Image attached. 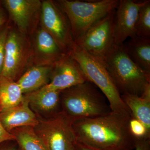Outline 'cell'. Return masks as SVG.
I'll return each instance as SVG.
<instances>
[{
	"label": "cell",
	"mask_w": 150,
	"mask_h": 150,
	"mask_svg": "<svg viewBox=\"0 0 150 150\" xmlns=\"http://www.w3.org/2000/svg\"><path fill=\"white\" fill-rule=\"evenodd\" d=\"M144 1L119 0L114 21V44L121 45L136 36L135 27L140 8Z\"/></svg>",
	"instance_id": "11"
},
{
	"label": "cell",
	"mask_w": 150,
	"mask_h": 150,
	"mask_svg": "<svg viewBox=\"0 0 150 150\" xmlns=\"http://www.w3.org/2000/svg\"><path fill=\"white\" fill-rule=\"evenodd\" d=\"M11 133L21 150H48L32 126L16 128Z\"/></svg>",
	"instance_id": "20"
},
{
	"label": "cell",
	"mask_w": 150,
	"mask_h": 150,
	"mask_svg": "<svg viewBox=\"0 0 150 150\" xmlns=\"http://www.w3.org/2000/svg\"><path fill=\"white\" fill-rule=\"evenodd\" d=\"M74 122L62 111L47 120L38 118V123L33 129L47 150H76L77 141Z\"/></svg>",
	"instance_id": "6"
},
{
	"label": "cell",
	"mask_w": 150,
	"mask_h": 150,
	"mask_svg": "<svg viewBox=\"0 0 150 150\" xmlns=\"http://www.w3.org/2000/svg\"><path fill=\"white\" fill-rule=\"evenodd\" d=\"M1 1L10 20L13 22L19 32L26 36L38 14L40 13L41 1L3 0Z\"/></svg>",
	"instance_id": "12"
},
{
	"label": "cell",
	"mask_w": 150,
	"mask_h": 150,
	"mask_svg": "<svg viewBox=\"0 0 150 150\" xmlns=\"http://www.w3.org/2000/svg\"><path fill=\"white\" fill-rule=\"evenodd\" d=\"M123 46L130 59L150 76V39L136 35L124 42Z\"/></svg>",
	"instance_id": "16"
},
{
	"label": "cell",
	"mask_w": 150,
	"mask_h": 150,
	"mask_svg": "<svg viewBox=\"0 0 150 150\" xmlns=\"http://www.w3.org/2000/svg\"><path fill=\"white\" fill-rule=\"evenodd\" d=\"M129 128L135 139H150V133L144 125L132 116L129 119Z\"/></svg>",
	"instance_id": "22"
},
{
	"label": "cell",
	"mask_w": 150,
	"mask_h": 150,
	"mask_svg": "<svg viewBox=\"0 0 150 150\" xmlns=\"http://www.w3.org/2000/svg\"><path fill=\"white\" fill-rule=\"evenodd\" d=\"M16 82L0 76V110L16 106L24 98Z\"/></svg>",
	"instance_id": "19"
},
{
	"label": "cell",
	"mask_w": 150,
	"mask_h": 150,
	"mask_svg": "<svg viewBox=\"0 0 150 150\" xmlns=\"http://www.w3.org/2000/svg\"><path fill=\"white\" fill-rule=\"evenodd\" d=\"M115 9L100 19L74 41L76 46L103 62L114 44Z\"/></svg>",
	"instance_id": "7"
},
{
	"label": "cell",
	"mask_w": 150,
	"mask_h": 150,
	"mask_svg": "<svg viewBox=\"0 0 150 150\" xmlns=\"http://www.w3.org/2000/svg\"><path fill=\"white\" fill-rule=\"evenodd\" d=\"M60 101L62 112L74 121L102 116L111 111L105 96L88 81L61 91Z\"/></svg>",
	"instance_id": "2"
},
{
	"label": "cell",
	"mask_w": 150,
	"mask_h": 150,
	"mask_svg": "<svg viewBox=\"0 0 150 150\" xmlns=\"http://www.w3.org/2000/svg\"><path fill=\"white\" fill-rule=\"evenodd\" d=\"M60 92L59 91L49 90L42 87L36 91L26 94L25 97L38 110L44 112H54L61 104Z\"/></svg>",
	"instance_id": "18"
},
{
	"label": "cell",
	"mask_w": 150,
	"mask_h": 150,
	"mask_svg": "<svg viewBox=\"0 0 150 150\" xmlns=\"http://www.w3.org/2000/svg\"><path fill=\"white\" fill-rule=\"evenodd\" d=\"M8 16L0 1V28L8 22Z\"/></svg>",
	"instance_id": "26"
},
{
	"label": "cell",
	"mask_w": 150,
	"mask_h": 150,
	"mask_svg": "<svg viewBox=\"0 0 150 150\" xmlns=\"http://www.w3.org/2000/svg\"><path fill=\"white\" fill-rule=\"evenodd\" d=\"M10 141H7L0 144V150H17L15 145L9 143Z\"/></svg>",
	"instance_id": "27"
},
{
	"label": "cell",
	"mask_w": 150,
	"mask_h": 150,
	"mask_svg": "<svg viewBox=\"0 0 150 150\" xmlns=\"http://www.w3.org/2000/svg\"><path fill=\"white\" fill-rule=\"evenodd\" d=\"M32 55L25 36L17 30L10 28L6 41L4 67L0 76L15 81L24 71Z\"/></svg>",
	"instance_id": "9"
},
{
	"label": "cell",
	"mask_w": 150,
	"mask_h": 150,
	"mask_svg": "<svg viewBox=\"0 0 150 150\" xmlns=\"http://www.w3.org/2000/svg\"><path fill=\"white\" fill-rule=\"evenodd\" d=\"M70 53L79 65L87 81L96 86L106 97L111 111L131 115L104 64L76 46L74 42Z\"/></svg>",
	"instance_id": "4"
},
{
	"label": "cell",
	"mask_w": 150,
	"mask_h": 150,
	"mask_svg": "<svg viewBox=\"0 0 150 150\" xmlns=\"http://www.w3.org/2000/svg\"><path fill=\"white\" fill-rule=\"evenodd\" d=\"M121 99L130 110L131 116L142 122L150 133V94L141 96L130 94L121 95Z\"/></svg>",
	"instance_id": "17"
},
{
	"label": "cell",
	"mask_w": 150,
	"mask_h": 150,
	"mask_svg": "<svg viewBox=\"0 0 150 150\" xmlns=\"http://www.w3.org/2000/svg\"><path fill=\"white\" fill-rule=\"evenodd\" d=\"M135 150H150V139H135Z\"/></svg>",
	"instance_id": "24"
},
{
	"label": "cell",
	"mask_w": 150,
	"mask_h": 150,
	"mask_svg": "<svg viewBox=\"0 0 150 150\" xmlns=\"http://www.w3.org/2000/svg\"><path fill=\"white\" fill-rule=\"evenodd\" d=\"M33 47L36 65H54L67 54L41 27L35 33Z\"/></svg>",
	"instance_id": "13"
},
{
	"label": "cell",
	"mask_w": 150,
	"mask_h": 150,
	"mask_svg": "<svg viewBox=\"0 0 150 150\" xmlns=\"http://www.w3.org/2000/svg\"><path fill=\"white\" fill-rule=\"evenodd\" d=\"M136 35L150 39V1H144L140 8L136 27Z\"/></svg>",
	"instance_id": "21"
},
{
	"label": "cell",
	"mask_w": 150,
	"mask_h": 150,
	"mask_svg": "<svg viewBox=\"0 0 150 150\" xmlns=\"http://www.w3.org/2000/svg\"><path fill=\"white\" fill-rule=\"evenodd\" d=\"M56 2L69 19L74 41L97 21L117 8L119 0H60Z\"/></svg>",
	"instance_id": "5"
},
{
	"label": "cell",
	"mask_w": 150,
	"mask_h": 150,
	"mask_svg": "<svg viewBox=\"0 0 150 150\" xmlns=\"http://www.w3.org/2000/svg\"><path fill=\"white\" fill-rule=\"evenodd\" d=\"M0 120L4 129L10 133L16 128L34 127L38 123V118L30 109L29 102L25 96L20 104L0 110Z\"/></svg>",
	"instance_id": "14"
},
{
	"label": "cell",
	"mask_w": 150,
	"mask_h": 150,
	"mask_svg": "<svg viewBox=\"0 0 150 150\" xmlns=\"http://www.w3.org/2000/svg\"><path fill=\"white\" fill-rule=\"evenodd\" d=\"M54 65H35L29 68L16 81L23 93L36 91L48 84Z\"/></svg>",
	"instance_id": "15"
},
{
	"label": "cell",
	"mask_w": 150,
	"mask_h": 150,
	"mask_svg": "<svg viewBox=\"0 0 150 150\" xmlns=\"http://www.w3.org/2000/svg\"><path fill=\"white\" fill-rule=\"evenodd\" d=\"M76 150H99L78 143Z\"/></svg>",
	"instance_id": "28"
},
{
	"label": "cell",
	"mask_w": 150,
	"mask_h": 150,
	"mask_svg": "<svg viewBox=\"0 0 150 150\" xmlns=\"http://www.w3.org/2000/svg\"><path fill=\"white\" fill-rule=\"evenodd\" d=\"M86 81L79 65L69 52L54 64L50 81L43 87L62 91Z\"/></svg>",
	"instance_id": "10"
},
{
	"label": "cell",
	"mask_w": 150,
	"mask_h": 150,
	"mask_svg": "<svg viewBox=\"0 0 150 150\" xmlns=\"http://www.w3.org/2000/svg\"><path fill=\"white\" fill-rule=\"evenodd\" d=\"M10 28L8 22L0 28V76L4 67L6 41Z\"/></svg>",
	"instance_id": "23"
},
{
	"label": "cell",
	"mask_w": 150,
	"mask_h": 150,
	"mask_svg": "<svg viewBox=\"0 0 150 150\" xmlns=\"http://www.w3.org/2000/svg\"><path fill=\"white\" fill-rule=\"evenodd\" d=\"M15 141L14 136L6 131L0 120V144L7 141Z\"/></svg>",
	"instance_id": "25"
},
{
	"label": "cell",
	"mask_w": 150,
	"mask_h": 150,
	"mask_svg": "<svg viewBox=\"0 0 150 150\" xmlns=\"http://www.w3.org/2000/svg\"><path fill=\"white\" fill-rule=\"evenodd\" d=\"M41 27L51 35L65 53H69L74 43L69 19L56 2L41 1Z\"/></svg>",
	"instance_id": "8"
},
{
	"label": "cell",
	"mask_w": 150,
	"mask_h": 150,
	"mask_svg": "<svg viewBox=\"0 0 150 150\" xmlns=\"http://www.w3.org/2000/svg\"><path fill=\"white\" fill-rule=\"evenodd\" d=\"M131 116L111 111L76 120L73 126L77 142L99 150H134L135 139L129 128Z\"/></svg>",
	"instance_id": "1"
},
{
	"label": "cell",
	"mask_w": 150,
	"mask_h": 150,
	"mask_svg": "<svg viewBox=\"0 0 150 150\" xmlns=\"http://www.w3.org/2000/svg\"><path fill=\"white\" fill-rule=\"evenodd\" d=\"M102 63L121 95L141 96L150 86V76L130 59L123 44H114Z\"/></svg>",
	"instance_id": "3"
}]
</instances>
